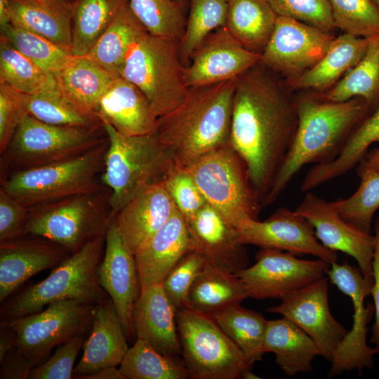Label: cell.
<instances>
[{
  "label": "cell",
  "mask_w": 379,
  "mask_h": 379,
  "mask_svg": "<svg viewBox=\"0 0 379 379\" xmlns=\"http://www.w3.org/2000/svg\"><path fill=\"white\" fill-rule=\"evenodd\" d=\"M328 278L284 295L280 305L267 311L281 314L315 342L320 355L331 362L347 331L332 315L328 305Z\"/></svg>",
  "instance_id": "e0dca14e"
},
{
  "label": "cell",
  "mask_w": 379,
  "mask_h": 379,
  "mask_svg": "<svg viewBox=\"0 0 379 379\" xmlns=\"http://www.w3.org/2000/svg\"><path fill=\"white\" fill-rule=\"evenodd\" d=\"M100 286L112 300L127 339L135 337L133 311L140 293L135 255L126 244L114 217L105 233L102 260L97 269Z\"/></svg>",
  "instance_id": "ac0fdd59"
},
{
  "label": "cell",
  "mask_w": 379,
  "mask_h": 379,
  "mask_svg": "<svg viewBox=\"0 0 379 379\" xmlns=\"http://www.w3.org/2000/svg\"><path fill=\"white\" fill-rule=\"evenodd\" d=\"M335 38L316 27L278 15L260 64L290 81L319 62Z\"/></svg>",
  "instance_id": "9a60e30c"
},
{
  "label": "cell",
  "mask_w": 379,
  "mask_h": 379,
  "mask_svg": "<svg viewBox=\"0 0 379 379\" xmlns=\"http://www.w3.org/2000/svg\"><path fill=\"white\" fill-rule=\"evenodd\" d=\"M97 112L126 136L154 133L159 118L142 91L121 76L102 97Z\"/></svg>",
  "instance_id": "4316f807"
},
{
  "label": "cell",
  "mask_w": 379,
  "mask_h": 379,
  "mask_svg": "<svg viewBox=\"0 0 379 379\" xmlns=\"http://www.w3.org/2000/svg\"><path fill=\"white\" fill-rule=\"evenodd\" d=\"M92 326L82 358L74 368L73 378L81 379L104 368L117 367L129 349L122 324L109 297L97 305Z\"/></svg>",
  "instance_id": "d4e9b609"
},
{
  "label": "cell",
  "mask_w": 379,
  "mask_h": 379,
  "mask_svg": "<svg viewBox=\"0 0 379 379\" xmlns=\"http://www.w3.org/2000/svg\"><path fill=\"white\" fill-rule=\"evenodd\" d=\"M230 0H190V11L180 40L185 65L202 42L215 30L225 27Z\"/></svg>",
  "instance_id": "b9f144b4"
},
{
  "label": "cell",
  "mask_w": 379,
  "mask_h": 379,
  "mask_svg": "<svg viewBox=\"0 0 379 379\" xmlns=\"http://www.w3.org/2000/svg\"><path fill=\"white\" fill-rule=\"evenodd\" d=\"M261 54L244 47L226 27L212 32L185 65L189 88L235 80L260 62Z\"/></svg>",
  "instance_id": "d6986e66"
},
{
  "label": "cell",
  "mask_w": 379,
  "mask_h": 379,
  "mask_svg": "<svg viewBox=\"0 0 379 379\" xmlns=\"http://www.w3.org/2000/svg\"><path fill=\"white\" fill-rule=\"evenodd\" d=\"M98 305L77 300H60L39 313L6 321L16 335L15 347L37 364L55 347L85 331Z\"/></svg>",
  "instance_id": "7c38bea8"
},
{
  "label": "cell",
  "mask_w": 379,
  "mask_h": 379,
  "mask_svg": "<svg viewBox=\"0 0 379 379\" xmlns=\"http://www.w3.org/2000/svg\"><path fill=\"white\" fill-rule=\"evenodd\" d=\"M256 262L236 273L245 285L249 298H281L327 275L331 264L317 258L299 259L288 252L261 248Z\"/></svg>",
  "instance_id": "5bb4252c"
},
{
  "label": "cell",
  "mask_w": 379,
  "mask_h": 379,
  "mask_svg": "<svg viewBox=\"0 0 379 379\" xmlns=\"http://www.w3.org/2000/svg\"><path fill=\"white\" fill-rule=\"evenodd\" d=\"M105 243L98 236L71 253L41 281L25 289L1 307V321H8L38 312L51 302L77 300L98 305L109 295L97 279Z\"/></svg>",
  "instance_id": "5b68a950"
},
{
  "label": "cell",
  "mask_w": 379,
  "mask_h": 379,
  "mask_svg": "<svg viewBox=\"0 0 379 379\" xmlns=\"http://www.w3.org/2000/svg\"><path fill=\"white\" fill-rule=\"evenodd\" d=\"M335 28L368 38L379 35V11L372 0H328Z\"/></svg>",
  "instance_id": "bcb514c9"
},
{
  "label": "cell",
  "mask_w": 379,
  "mask_h": 379,
  "mask_svg": "<svg viewBox=\"0 0 379 379\" xmlns=\"http://www.w3.org/2000/svg\"><path fill=\"white\" fill-rule=\"evenodd\" d=\"M85 342L83 332L60 344L48 360L32 368L29 378H73L74 365L78 353Z\"/></svg>",
  "instance_id": "f907efd6"
},
{
  "label": "cell",
  "mask_w": 379,
  "mask_h": 379,
  "mask_svg": "<svg viewBox=\"0 0 379 379\" xmlns=\"http://www.w3.org/2000/svg\"><path fill=\"white\" fill-rule=\"evenodd\" d=\"M67 252L64 246L41 237L0 242V301L34 274L60 265Z\"/></svg>",
  "instance_id": "603a6c76"
},
{
  "label": "cell",
  "mask_w": 379,
  "mask_h": 379,
  "mask_svg": "<svg viewBox=\"0 0 379 379\" xmlns=\"http://www.w3.org/2000/svg\"><path fill=\"white\" fill-rule=\"evenodd\" d=\"M379 142V107L365 117L351 133L339 155L331 162L315 164L302 182L300 190L307 192L342 176L364 158L368 147Z\"/></svg>",
  "instance_id": "1f68e13d"
},
{
  "label": "cell",
  "mask_w": 379,
  "mask_h": 379,
  "mask_svg": "<svg viewBox=\"0 0 379 379\" xmlns=\"http://www.w3.org/2000/svg\"><path fill=\"white\" fill-rule=\"evenodd\" d=\"M145 29L128 4L119 12L86 56L114 76L119 77L131 44Z\"/></svg>",
  "instance_id": "8d00e7d4"
},
{
  "label": "cell",
  "mask_w": 379,
  "mask_h": 379,
  "mask_svg": "<svg viewBox=\"0 0 379 379\" xmlns=\"http://www.w3.org/2000/svg\"><path fill=\"white\" fill-rule=\"evenodd\" d=\"M235 80L191 87L172 111L157 120L155 135L175 165L188 167L230 145Z\"/></svg>",
  "instance_id": "3957f363"
},
{
  "label": "cell",
  "mask_w": 379,
  "mask_h": 379,
  "mask_svg": "<svg viewBox=\"0 0 379 379\" xmlns=\"http://www.w3.org/2000/svg\"><path fill=\"white\" fill-rule=\"evenodd\" d=\"M374 246L373 257V285L371 295L373 297L375 308V323L372 328L371 343L375 345V354H379V217L374 225Z\"/></svg>",
  "instance_id": "11a10c76"
},
{
  "label": "cell",
  "mask_w": 379,
  "mask_h": 379,
  "mask_svg": "<svg viewBox=\"0 0 379 379\" xmlns=\"http://www.w3.org/2000/svg\"><path fill=\"white\" fill-rule=\"evenodd\" d=\"M125 379H186L188 373L179 357L163 354L147 341L137 338L120 364Z\"/></svg>",
  "instance_id": "60d3db41"
},
{
  "label": "cell",
  "mask_w": 379,
  "mask_h": 379,
  "mask_svg": "<svg viewBox=\"0 0 379 379\" xmlns=\"http://www.w3.org/2000/svg\"><path fill=\"white\" fill-rule=\"evenodd\" d=\"M178 1H180V2H182V4H184L185 5L186 4L187 0H178Z\"/></svg>",
  "instance_id": "6125c7cd"
},
{
  "label": "cell",
  "mask_w": 379,
  "mask_h": 379,
  "mask_svg": "<svg viewBox=\"0 0 379 379\" xmlns=\"http://www.w3.org/2000/svg\"><path fill=\"white\" fill-rule=\"evenodd\" d=\"M295 211L314 227L316 237L327 248L354 258L361 274L373 277L374 236L354 227L343 219L331 201L307 192Z\"/></svg>",
  "instance_id": "ffe728a7"
},
{
  "label": "cell",
  "mask_w": 379,
  "mask_h": 379,
  "mask_svg": "<svg viewBox=\"0 0 379 379\" xmlns=\"http://www.w3.org/2000/svg\"><path fill=\"white\" fill-rule=\"evenodd\" d=\"M211 316L251 364L262 359L267 320L261 314L237 305Z\"/></svg>",
  "instance_id": "f35d334b"
},
{
  "label": "cell",
  "mask_w": 379,
  "mask_h": 379,
  "mask_svg": "<svg viewBox=\"0 0 379 379\" xmlns=\"http://www.w3.org/2000/svg\"><path fill=\"white\" fill-rule=\"evenodd\" d=\"M208 264L204 256L191 251L173 266L164 278L162 286L176 312L189 308L190 288Z\"/></svg>",
  "instance_id": "7dc6e473"
},
{
  "label": "cell",
  "mask_w": 379,
  "mask_h": 379,
  "mask_svg": "<svg viewBox=\"0 0 379 379\" xmlns=\"http://www.w3.org/2000/svg\"><path fill=\"white\" fill-rule=\"evenodd\" d=\"M128 0H77L72 53L86 55Z\"/></svg>",
  "instance_id": "74e56055"
},
{
  "label": "cell",
  "mask_w": 379,
  "mask_h": 379,
  "mask_svg": "<svg viewBox=\"0 0 379 379\" xmlns=\"http://www.w3.org/2000/svg\"><path fill=\"white\" fill-rule=\"evenodd\" d=\"M372 1L373 2V4L375 5V6L379 11V0H372Z\"/></svg>",
  "instance_id": "94428289"
},
{
  "label": "cell",
  "mask_w": 379,
  "mask_h": 379,
  "mask_svg": "<svg viewBox=\"0 0 379 379\" xmlns=\"http://www.w3.org/2000/svg\"><path fill=\"white\" fill-rule=\"evenodd\" d=\"M8 4L11 25L42 36L72 53L76 1L8 0Z\"/></svg>",
  "instance_id": "83f0119b"
},
{
  "label": "cell",
  "mask_w": 379,
  "mask_h": 379,
  "mask_svg": "<svg viewBox=\"0 0 379 379\" xmlns=\"http://www.w3.org/2000/svg\"><path fill=\"white\" fill-rule=\"evenodd\" d=\"M81 379H125V378L119 368H117L116 366H110L84 376Z\"/></svg>",
  "instance_id": "680465c9"
},
{
  "label": "cell",
  "mask_w": 379,
  "mask_h": 379,
  "mask_svg": "<svg viewBox=\"0 0 379 379\" xmlns=\"http://www.w3.org/2000/svg\"><path fill=\"white\" fill-rule=\"evenodd\" d=\"M181 355L189 378H245L252 365L212 316L191 308L176 312Z\"/></svg>",
  "instance_id": "ba28073f"
},
{
  "label": "cell",
  "mask_w": 379,
  "mask_h": 379,
  "mask_svg": "<svg viewBox=\"0 0 379 379\" xmlns=\"http://www.w3.org/2000/svg\"><path fill=\"white\" fill-rule=\"evenodd\" d=\"M108 138L78 157L18 171L1 189L27 207L68 197L101 192L98 175L105 167Z\"/></svg>",
  "instance_id": "52a82bcc"
},
{
  "label": "cell",
  "mask_w": 379,
  "mask_h": 379,
  "mask_svg": "<svg viewBox=\"0 0 379 379\" xmlns=\"http://www.w3.org/2000/svg\"><path fill=\"white\" fill-rule=\"evenodd\" d=\"M207 203L234 227L246 219H258L261 199L246 164L230 145L212 151L187 167Z\"/></svg>",
  "instance_id": "9c48e42d"
},
{
  "label": "cell",
  "mask_w": 379,
  "mask_h": 379,
  "mask_svg": "<svg viewBox=\"0 0 379 379\" xmlns=\"http://www.w3.org/2000/svg\"><path fill=\"white\" fill-rule=\"evenodd\" d=\"M25 112L15 93L0 82V152L7 149Z\"/></svg>",
  "instance_id": "f5cc1de1"
},
{
  "label": "cell",
  "mask_w": 379,
  "mask_h": 379,
  "mask_svg": "<svg viewBox=\"0 0 379 379\" xmlns=\"http://www.w3.org/2000/svg\"><path fill=\"white\" fill-rule=\"evenodd\" d=\"M10 22L8 0H0V28L6 27Z\"/></svg>",
  "instance_id": "91938a15"
},
{
  "label": "cell",
  "mask_w": 379,
  "mask_h": 379,
  "mask_svg": "<svg viewBox=\"0 0 379 379\" xmlns=\"http://www.w3.org/2000/svg\"><path fill=\"white\" fill-rule=\"evenodd\" d=\"M176 210L162 180L140 190L114 218L126 244L135 255Z\"/></svg>",
  "instance_id": "7402d4cb"
},
{
  "label": "cell",
  "mask_w": 379,
  "mask_h": 379,
  "mask_svg": "<svg viewBox=\"0 0 379 379\" xmlns=\"http://www.w3.org/2000/svg\"><path fill=\"white\" fill-rule=\"evenodd\" d=\"M191 251L187 222L177 209L135 254L141 290L161 284L173 266Z\"/></svg>",
  "instance_id": "cb8c5ba5"
},
{
  "label": "cell",
  "mask_w": 379,
  "mask_h": 379,
  "mask_svg": "<svg viewBox=\"0 0 379 379\" xmlns=\"http://www.w3.org/2000/svg\"><path fill=\"white\" fill-rule=\"evenodd\" d=\"M1 36L44 71L58 73L73 55L48 39L11 24L1 29Z\"/></svg>",
  "instance_id": "ee69618b"
},
{
  "label": "cell",
  "mask_w": 379,
  "mask_h": 379,
  "mask_svg": "<svg viewBox=\"0 0 379 379\" xmlns=\"http://www.w3.org/2000/svg\"><path fill=\"white\" fill-rule=\"evenodd\" d=\"M132 320L137 338L147 341L163 354L181 355L176 311L161 284L140 291Z\"/></svg>",
  "instance_id": "484cf974"
},
{
  "label": "cell",
  "mask_w": 379,
  "mask_h": 379,
  "mask_svg": "<svg viewBox=\"0 0 379 379\" xmlns=\"http://www.w3.org/2000/svg\"><path fill=\"white\" fill-rule=\"evenodd\" d=\"M100 192L82 194L29 207L24 235L57 243L73 253L105 235L114 218Z\"/></svg>",
  "instance_id": "30bf717a"
},
{
  "label": "cell",
  "mask_w": 379,
  "mask_h": 379,
  "mask_svg": "<svg viewBox=\"0 0 379 379\" xmlns=\"http://www.w3.org/2000/svg\"><path fill=\"white\" fill-rule=\"evenodd\" d=\"M297 125L295 100L260 62L235 79L230 145L246 164L262 204Z\"/></svg>",
  "instance_id": "6da1fadb"
},
{
  "label": "cell",
  "mask_w": 379,
  "mask_h": 379,
  "mask_svg": "<svg viewBox=\"0 0 379 379\" xmlns=\"http://www.w3.org/2000/svg\"><path fill=\"white\" fill-rule=\"evenodd\" d=\"M16 335L6 321L0 323V362L6 353L15 347Z\"/></svg>",
  "instance_id": "9f6ffc18"
},
{
  "label": "cell",
  "mask_w": 379,
  "mask_h": 379,
  "mask_svg": "<svg viewBox=\"0 0 379 379\" xmlns=\"http://www.w3.org/2000/svg\"><path fill=\"white\" fill-rule=\"evenodd\" d=\"M368 38L343 33L335 37L324 55L312 67L289 81L293 90H324L353 68L364 55Z\"/></svg>",
  "instance_id": "f546056e"
},
{
  "label": "cell",
  "mask_w": 379,
  "mask_h": 379,
  "mask_svg": "<svg viewBox=\"0 0 379 379\" xmlns=\"http://www.w3.org/2000/svg\"><path fill=\"white\" fill-rule=\"evenodd\" d=\"M102 128L50 124L25 112L3 154L4 161L21 171L78 157L107 140Z\"/></svg>",
  "instance_id": "8fae6325"
},
{
  "label": "cell",
  "mask_w": 379,
  "mask_h": 379,
  "mask_svg": "<svg viewBox=\"0 0 379 379\" xmlns=\"http://www.w3.org/2000/svg\"><path fill=\"white\" fill-rule=\"evenodd\" d=\"M14 92L24 111L43 122L58 126L102 128L98 112L76 105L60 90L33 94Z\"/></svg>",
  "instance_id": "d590c367"
},
{
  "label": "cell",
  "mask_w": 379,
  "mask_h": 379,
  "mask_svg": "<svg viewBox=\"0 0 379 379\" xmlns=\"http://www.w3.org/2000/svg\"><path fill=\"white\" fill-rule=\"evenodd\" d=\"M101 120L109 142L101 180L111 190L113 218L140 190L162 180L174 162L155 133L126 136Z\"/></svg>",
  "instance_id": "277c9868"
},
{
  "label": "cell",
  "mask_w": 379,
  "mask_h": 379,
  "mask_svg": "<svg viewBox=\"0 0 379 379\" xmlns=\"http://www.w3.org/2000/svg\"><path fill=\"white\" fill-rule=\"evenodd\" d=\"M361 179L357 190L347 199L331 201L340 216L366 234H372L373 215L379 208V172H367Z\"/></svg>",
  "instance_id": "f6af8a7d"
},
{
  "label": "cell",
  "mask_w": 379,
  "mask_h": 379,
  "mask_svg": "<svg viewBox=\"0 0 379 379\" xmlns=\"http://www.w3.org/2000/svg\"><path fill=\"white\" fill-rule=\"evenodd\" d=\"M367 172H379V147L368 152L357 166L356 173L358 176Z\"/></svg>",
  "instance_id": "6f0895ef"
},
{
  "label": "cell",
  "mask_w": 379,
  "mask_h": 379,
  "mask_svg": "<svg viewBox=\"0 0 379 379\" xmlns=\"http://www.w3.org/2000/svg\"><path fill=\"white\" fill-rule=\"evenodd\" d=\"M263 351L274 353L278 366L290 376L310 371L313 359L320 355L313 339L284 317L267 321Z\"/></svg>",
  "instance_id": "f1b7e54d"
},
{
  "label": "cell",
  "mask_w": 379,
  "mask_h": 379,
  "mask_svg": "<svg viewBox=\"0 0 379 379\" xmlns=\"http://www.w3.org/2000/svg\"><path fill=\"white\" fill-rule=\"evenodd\" d=\"M235 228L239 241L245 245L285 251L295 255L309 254L330 264L338 258L335 251L319 242L306 218L285 207L278 208L264 221L246 219Z\"/></svg>",
  "instance_id": "2e32d148"
},
{
  "label": "cell",
  "mask_w": 379,
  "mask_h": 379,
  "mask_svg": "<svg viewBox=\"0 0 379 379\" xmlns=\"http://www.w3.org/2000/svg\"><path fill=\"white\" fill-rule=\"evenodd\" d=\"M128 5L148 32L180 40L187 20L184 4L178 0H128Z\"/></svg>",
  "instance_id": "7bdbcfd3"
},
{
  "label": "cell",
  "mask_w": 379,
  "mask_h": 379,
  "mask_svg": "<svg viewBox=\"0 0 379 379\" xmlns=\"http://www.w3.org/2000/svg\"><path fill=\"white\" fill-rule=\"evenodd\" d=\"M180 40L153 35L146 29L131 44L120 76L135 85L160 117L178 106L189 87Z\"/></svg>",
  "instance_id": "8992f818"
},
{
  "label": "cell",
  "mask_w": 379,
  "mask_h": 379,
  "mask_svg": "<svg viewBox=\"0 0 379 379\" xmlns=\"http://www.w3.org/2000/svg\"><path fill=\"white\" fill-rule=\"evenodd\" d=\"M278 14L331 33L335 28L328 0H269Z\"/></svg>",
  "instance_id": "681fc988"
},
{
  "label": "cell",
  "mask_w": 379,
  "mask_h": 379,
  "mask_svg": "<svg viewBox=\"0 0 379 379\" xmlns=\"http://www.w3.org/2000/svg\"><path fill=\"white\" fill-rule=\"evenodd\" d=\"M29 208L0 190V242L24 236Z\"/></svg>",
  "instance_id": "816d5d0a"
},
{
  "label": "cell",
  "mask_w": 379,
  "mask_h": 379,
  "mask_svg": "<svg viewBox=\"0 0 379 379\" xmlns=\"http://www.w3.org/2000/svg\"><path fill=\"white\" fill-rule=\"evenodd\" d=\"M163 182L187 222L194 218L207 204L187 168L173 163L164 178Z\"/></svg>",
  "instance_id": "c3c4849f"
},
{
  "label": "cell",
  "mask_w": 379,
  "mask_h": 379,
  "mask_svg": "<svg viewBox=\"0 0 379 379\" xmlns=\"http://www.w3.org/2000/svg\"><path fill=\"white\" fill-rule=\"evenodd\" d=\"M295 107L298 125L293 140L262 205L274 203L304 166L333 161L354 128L371 113L361 98L333 102L304 95L295 100Z\"/></svg>",
  "instance_id": "7a4b0ae2"
},
{
  "label": "cell",
  "mask_w": 379,
  "mask_h": 379,
  "mask_svg": "<svg viewBox=\"0 0 379 379\" xmlns=\"http://www.w3.org/2000/svg\"><path fill=\"white\" fill-rule=\"evenodd\" d=\"M0 364L1 379H27L35 366L16 347L6 353Z\"/></svg>",
  "instance_id": "db71d44e"
},
{
  "label": "cell",
  "mask_w": 379,
  "mask_h": 379,
  "mask_svg": "<svg viewBox=\"0 0 379 379\" xmlns=\"http://www.w3.org/2000/svg\"><path fill=\"white\" fill-rule=\"evenodd\" d=\"M0 82L13 91L33 94L59 90L55 77L0 37Z\"/></svg>",
  "instance_id": "ab89813d"
},
{
  "label": "cell",
  "mask_w": 379,
  "mask_h": 379,
  "mask_svg": "<svg viewBox=\"0 0 379 379\" xmlns=\"http://www.w3.org/2000/svg\"><path fill=\"white\" fill-rule=\"evenodd\" d=\"M187 225L192 251L204 256L211 266L232 274L248 267L247 251L236 228L209 204Z\"/></svg>",
  "instance_id": "44dd1931"
},
{
  "label": "cell",
  "mask_w": 379,
  "mask_h": 379,
  "mask_svg": "<svg viewBox=\"0 0 379 379\" xmlns=\"http://www.w3.org/2000/svg\"><path fill=\"white\" fill-rule=\"evenodd\" d=\"M249 298L246 288L236 274L222 271L208 264L192 286L189 308L212 315Z\"/></svg>",
  "instance_id": "836d02e7"
},
{
  "label": "cell",
  "mask_w": 379,
  "mask_h": 379,
  "mask_svg": "<svg viewBox=\"0 0 379 379\" xmlns=\"http://www.w3.org/2000/svg\"><path fill=\"white\" fill-rule=\"evenodd\" d=\"M327 276L333 285L350 298L354 308L352 328L338 347L328 375L332 377L344 371L373 368L375 352L367 345L366 334L375 308L371 303L365 306L364 300L371 293L373 277H364L359 269L347 262L331 263Z\"/></svg>",
  "instance_id": "4fadbf2b"
},
{
  "label": "cell",
  "mask_w": 379,
  "mask_h": 379,
  "mask_svg": "<svg viewBox=\"0 0 379 379\" xmlns=\"http://www.w3.org/2000/svg\"><path fill=\"white\" fill-rule=\"evenodd\" d=\"M368 39L367 50L361 60L323 94L322 98L344 102L361 98L371 113L379 107V35Z\"/></svg>",
  "instance_id": "e575fe53"
},
{
  "label": "cell",
  "mask_w": 379,
  "mask_h": 379,
  "mask_svg": "<svg viewBox=\"0 0 379 379\" xmlns=\"http://www.w3.org/2000/svg\"><path fill=\"white\" fill-rule=\"evenodd\" d=\"M54 77L67 98L96 112L100 100L117 77L86 55H73Z\"/></svg>",
  "instance_id": "4dcf8cb0"
},
{
  "label": "cell",
  "mask_w": 379,
  "mask_h": 379,
  "mask_svg": "<svg viewBox=\"0 0 379 379\" xmlns=\"http://www.w3.org/2000/svg\"><path fill=\"white\" fill-rule=\"evenodd\" d=\"M69 1H76L77 0H69Z\"/></svg>",
  "instance_id": "be15d7a7"
},
{
  "label": "cell",
  "mask_w": 379,
  "mask_h": 379,
  "mask_svg": "<svg viewBox=\"0 0 379 379\" xmlns=\"http://www.w3.org/2000/svg\"><path fill=\"white\" fill-rule=\"evenodd\" d=\"M277 17L269 0H230L225 27L244 47L261 54Z\"/></svg>",
  "instance_id": "d6a6232c"
}]
</instances>
